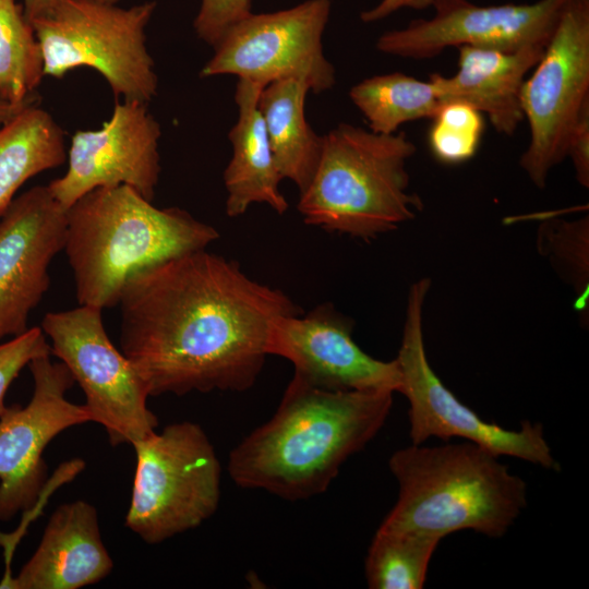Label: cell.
Here are the masks:
<instances>
[{"instance_id": "52a82bcc", "label": "cell", "mask_w": 589, "mask_h": 589, "mask_svg": "<svg viewBox=\"0 0 589 589\" xmlns=\"http://www.w3.org/2000/svg\"><path fill=\"white\" fill-rule=\"evenodd\" d=\"M136 455L125 526L156 544L199 527L218 508L220 464L197 423L169 424L132 444Z\"/></svg>"}, {"instance_id": "9c48e42d", "label": "cell", "mask_w": 589, "mask_h": 589, "mask_svg": "<svg viewBox=\"0 0 589 589\" xmlns=\"http://www.w3.org/2000/svg\"><path fill=\"white\" fill-rule=\"evenodd\" d=\"M100 309L48 312L41 329L58 357L81 386L91 421L104 426L112 446L133 444L153 432L157 417L147 407V387L109 339Z\"/></svg>"}, {"instance_id": "cb8c5ba5", "label": "cell", "mask_w": 589, "mask_h": 589, "mask_svg": "<svg viewBox=\"0 0 589 589\" xmlns=\"http://www.w3.org/2000/svg\"><path fill=\"white\" fill-rule=\"evenodd\" d=\"M441 540L418 532L377 529L365 557L369 588L421 589Z\"/></svg>"}, {"instance_id": "d4e9b609", "label": "cell", "mask_w": 589, "mask_h": 589, "mask_svg": "<svg viewBox=\"0 0 589 589\" xmlns=\"http://www.w3.org/2000/svg\"><path fill=\"white\" fill-rule=\"evenodd\" d=\"M538 250L576 293L575 308L584 317L589 310V217L549 218L538 229Z\"/></svg>"}, {"instance_id": "4fadbf2b", "label": "cell", "mask_w": 589, "mask_h": 589, "mask_svg": "<svg viewBox=\"0 0 589 589\" xmlns=\"http://www.w3.org/2000/svg\"><path fill=\"white\" fill-rule=\"evenodd\" d=\"M568 0L478 5L468 0H436L434 15L383 33L378 51L408 59H431L446 48L470 46L501 51L545 47Z\"/></svg>"}, {"instance_id": "484cf974", "label": "cell", "mask_w": 589, "mask_h": 589, "mask_svg": "<svg viewBox=\"0 0 589 589\" xmlns=\"http://www.w3.org/2000/svg\"><path fill=\"white\" fill-rule=\"evenodd\" d=\"M432 120L429 145L438 161L456 165L474 156L484 129L480 111L465 103H446Z\"/></svg>"}, {"instance_id": "ffe728a7", "label": "cell", "mask_w": 589, "mask_h": 589, "mask_svg": "<svg viewBox=\"0 0 589 589\" xmlns=\"http://www.w3.org/2000/svg\"><path fill=\"white\" fill-rule=\"evenodd\" d=\"M309 86L294 79L266 85L259 97L271 148L283 179L292 181L299 192L309 185L317 167L323 135L314 132L305 118Z\"/></svg>"}, {"instance_id": "7c38bea8", "label": "cell", "mask_w": 589, "mask_h": 589, "mask_svg": "<svg viewBox=\"0 0 589 589\" xmlns=\"http://www.w3.org/2000/svg\"><path fill=\"white\" fill-rule=\"evenodd\" d=\"M50 356L28 363L34 380L28 404L8 407L0 416V520L32 509L40 498L47 480L43 453L49 442L62 431L91 421L85 405L67 399L75 381Z\"/></svg>"}, {"instance_id": "9a60e30c", "label": "cell", "mask_w": 589, "mask_h": 589, "mask_svg": "<svg viewBox=\"0 0 589 589\" xmlns=\"http://www.w3.org/2000/svg\"><path fill=\"white\" fill-rule=\"evenodd\" d=\"M0 339L28 329L29 313L49 288V265L63 250L67 209L48 185L13 199L0 216Z\"/></svg>"}, {"instance_id": "1f68e13d", "label": "cell", "mask_w": 589, "mask_h": 589, "mask_svg": "<svg viewBox=\"0 0 589 589\" xmlns=\"http://www.w3.org/2000/svg\"><path fill=\"white\" fill-rule=\"evenodd\" d=\"M22 109L24 108L14 107L0 96V127L9 122Z\"/></svg>"}, {"instance_id": "4316f807", "label": "cell", "mask_w": 589, "mask_h": 589, "mask_svg": "<svg viewBox=\"0 0 589 589\" xmlns=\"http://www.w3.org/2000/svg\"><path fill=\"white\" fill-rule=\"evenodd\" d=\"M51 354L50 345L40 327L28 328L23 334L0 344V416L7 410V390L21 370L36 357Z\"/></svg>"}, {"instance_id": "603a6c76", "label": "cell", "mask_w": 589, "mask_h": 589, "mask_svg": "<svg viewBox=\"0 0 589 589\" xmlns=\"http://www.w3.org/2000/svg\"><path fill=\"white\" fill-rule=\"evenodd\" d=\"M41 50L19 0H0V96L17 108L33 104L44 77Z\"/></svg>"}, {"instance_id": "ba28073f", "label": "cell", "mask_w": 589, "mask_h": 589, "mask_svg": "<svg viewBox=\"0 0 589 589\" xmlns=\"http://www.w3.org/2000/svg\"><path fill=\"white\" fill-rule=\"evenodd\" d=\"M430 278L411 285L402 338L396 361L401 376L400 392L409 402V435L420 445L431 437L448 441L461 437L497 456H510L560 471L540 423L522 421L519 430L489 423L462 404L440 380L429 363L422 328L424 300Z\"/></svg>"}, {"instance_id": "7402d4cb", "label": "cell", "mask_w": 589, "mask_h": 589, "mask_svg": "<svg viewBox=\"0 0 589 589\" xmlns=\"http://www.w3.org/2000/svg\"><path fill=\"white\" fill-rule=\"evenodd\" d=\"M354 106L375 133L393 134L410 121L432 119L441 100L433 84L401 72L374 75L354 84L349 92Z\"/></svg>"}, {"instance_id": "8fae6325", "label": "cell", "mask_w": 589, "mask_h": 589, "mask_svg": "<svg viewBox=\"0 0 589 589\" xmlns=\"http://www.w3.org/2000/svg\"><path fill=\"white\" fill-rule=\"evenodd\" d=\"M330 8V0H306L280 11L249 14L213 47L200 75H236L263 87L294 79L315 94L328 91L336 81L335 69L322 40Z\"/></svg>"}, {"instance_id": "3957f363", "label": "cell", "mask_w": 589, "mask_h": 589, "mask_svg": "<svg viewBox=\"0 0 589 589\" xmlns=\"http://www.w3.org/2000/svg\"><path fill=\"white\" fill-rule=\"evenodd\" d=\"M218 236L187 211L158 208L128 185L97 188L67 209L63 251L77 302L111 308L135 273L206 249Z\"/></svg>"}, {"instance_id": "d6a6232c", "label": "cell", "mask_w": 589, "mask_h": 589, "mask_svg": "<svg viewBox=\"0 0 589 589\" xmlns=\"http://www.w3.org/2000/svg\"><path fill=\"white\" fill-rule=\"evenodd\" d=\"M93 1L103 2V3H109V4H116L120 0H93Z\"/></svg>"}, {"instance_id": "6da1fadb", "label": "cell", "mask_w": 589, "mask_h": 589, "mask_svg": "<svg viewBox=\"0 0 589 589\" xmlns=\"http://www.w3.org/2000/svg\"><path fill=\"white\" fill-rule=\"evenodd\" d=\"M118 304L121 351L149 396L249 389L272 323L300 313L285 292L206 249L135 273Z\"/></svg>"}, {"instance_id": "f1b7e54d", "label": "cell", "mask_w": 589, "mask_h": 589, "mask_svg": "<svg viewBox=\"0 0 589 589\" xmlns=\"http://www.w3.org/2000/svg\"><path fill=\"white\" fill-rule=\"evenodd\" d=\"M567 157L572 160L578 183L589 188V101L582 107L570 131Z\"/></svg>"}, {"instance_id": "2e32d148", "label": "cell", "mask_w": 589, "mask_h": 589, "mask_svg": "<svg viewBox=\"0 0 589 589\" xmlns=\"http://www.w3.org/2000/svg\"><path fill=\"white\" fill-rule=\"evenodd\" d=\"M353 322L325 303L304 316H278L271 326L267 353L289 360L294 374L328 390L400 392L396 359L377 360L352 338Z\"/></svg>"}, {"instance_id": "83f0119b", "label": "cell", "mask_w": 589, "mask_h": 589, "mask_svg": "<svg viewBox=\"0 0 589 589\" xmlns=\"http://www.w3.org/2000/svg\"><path fill=\"white\" fill-rule=\"evenodd\" d=\"M252 13V0H201L193 26L200 39L215 47L239 21Z\"/></svg>"}, {"instance_id": "4dcf8cb0", "label": "cell", "mask_w": 589, "mask_h": 589, "mask_svg": "<svg viewBox=\"0 0 589 589\" xmlns=\"http://www.w3.org/2000/svg\"><path fill=\"white\" fill-rule=\"evenodd\" d=\"M56 0H22L24 13L31 22L46 12Z\"/></svg>"}, {"instance_id": "30bf717a", "label": "cell", "mask_w": 589, "mask_h": 589, "mask_svg": "<svg viewBox=\"0 0 589 589\" xmlns=\"http://www.w3.org/2000/svg\"><path fill=\"white\" fill-rule=\"evenodd\" d=\"M530 140L519 165L543 189L566 158L570 131L589 101V0H568L520 95Z\"/></svg>"}, {"instance_id": "7a4b0ae2", "label": "cell", "mask_w": 589, "mask_h": 589, "mask_svg": "<svg viewBox=\"0 0 589 589\" xmlns=\"http://www.w3.org/2000/svg\"><path fill=\"white\" fill-rule=\"evenodd\" d=\"M393 394L328 390L293 374L274 416L231 450L230 478L289 501L323 493L382 429Z\"/></svg>"}, {"instance_id": "277c9868", "label": "cell", "mask_w": 589, "mask_h": 589, "mask_svg": "<svg viewBox=\"0 0 589 589\" xmlns=\"http://www.w3.org/2000/svg\"><path fill=\"white\" fill-rule=\"evenodd\" d=\"M398 498L378 529L443 539L465 529L504 536L527 505V484L498 456L472 442L412 444L388 461Z\"/></svg>"}, {"instance_id": "ac0fdd59", "label": "cell", "mask_w": 589, "mask_h": 589, "mask_svg": "<svg viewBox=\"0 0 589 589\" xmlns=\"http://www.w3.org/2000/svg\"><path fill=\"white\" fill-rule=\"evenodd\" d=\"M458 70L453 76L430 75L442 105L465 103L489 117L496 132L512 136L524 118L521 88L527 74L541 59L544 47L516 51L460 46Z\"/></svg>"}, {"instance_id": "e0dca14e", "label": "cell", "mask_w": 589, "mask_h": 589, "mask_svg": "<svg viewBox=\"0 0 589 589\" xmlns=\"http://www.w3.org/2000/svg\"><path fill=\"white\" fill-rule=\"evenodd\" d=\"M112 568L96 508L77 500L51 514L32 557L0 588L77 589L103 580Z\"/></svg>"}, {"instance_id": "5bb4252c", "label": "cell", "mask_w": 589, "mask_h": 589, "mask_svg": "<svg viewBox=\"0 0 589 589\" xmlns=\"http://www.w3.org/2000/svg\"><path fill=\"white\" fill-rule=\"evenodd\" d=\"M160 125L146 103L117 101L100 129L72 135L68 169L47 185L65 209L97 188L121 184L153 202L160 173Z\"/></svg>"}, {"instance_id": "d6986e66", "label": "cell", "mask_w": 589, "mask_h": 589, "mask_svg": "<svg viewBox=\"0 0 589 589\" xmlns=\"http://www.w3.org/2000/svg\"><path fill=\"white\" fill-rule=\"evenodd\" d=\"M263 88L245 80H238L236 86L238 120L228 135L232 155L224 171L226 213L229 217L243 215L255 203L267 204L278 214H284L289 207L279 189L283 177L259 109Z\"/></svg>"}, {"instance_id": "8992f818", "label": "cell", "mask_w": 589, "mask_h": 589, "mask_svg": "<svg viewBox=\"0 0 589 589\" xmlns=\"http://www.w3.org/2000/svg\"><path fill=\"white\" fill-rule=\"evenodd\" d=\"M156 2L130 8L93 0H56L32 20L44 75L60 79L91 68L107 81L116 97L148 103L157 93L155 63L146 46V27Z\"/></svg>"}, {"instance_id": "f546056e", "label": "cell", "mask_w": 589, "mask_h": 589, "mask_svg": "<svg viewBox=\"0 0 589 589\" xmlns=\"http://www.w3.org/2000/svg\"><path fill=\"white\" fill-rule=\"evenodd\" d=\"M435 1L436 0H381L374 8L361 12L360 19L364 23H374L389 16L400 9H425L432 7Z\"/></svg>"}, {"instance_id": "5b68a950", "label": "cell", "mask_w": 589, "mask_h": 589, "mask_svg": "<svg viewBox=\"0 0 589 589\" xmlns=\"http://www.w3.org/2000/svg\"><path fill=\"white\" fill-rule=\"evenodd\" d=\"M414 153L405 132L338 124L323 135L317 167L300 193L304 223L370 240L412 219L423 207L420 196L408 192L406 165Z\"/></svg>"}, {"instance_id": "44dd1931", "label": "cell", "mask_w": 589, "mask_h": 589, "mask_svg": "<svg viewBox=\"0 0 589 589\" xmlns=\"http://www.w3.org/2000/svg\"><path fill=\"white\" fill-rule=\"evenodd\" d=\"M65 159L63 131L43 108L32 104L0 127V216L28 179Z\"/></svg>"}]
</instances>
